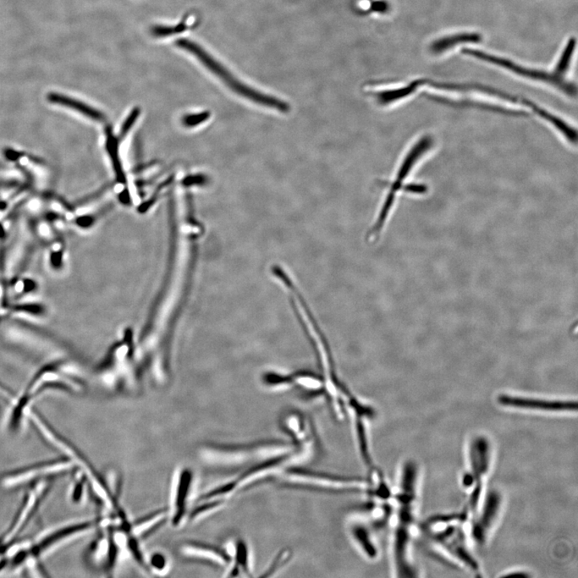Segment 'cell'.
<instances>
[{"instance_id":"obj_1","label":"cell","mask_w":578,"mask_h":578,"mask_svg":"<svg viewBox=\"0 0 578 578\" xmlns=\"http://www.w3.org/2000/svg\"><path fill=\"white\" fill-rule=\"evenodd\" d=\"M418 467L412 460L401 467L398 489L394 492L392 563L396 577H417L416 567L411 558V542L415 523L418 501Z\"/></svg>"},{"instance_id":"obj_2","label":"cell","mask_w":578,"mask_h":578,"mask_svg":"<svg viewBox=\"0 0 578 578\" xmlns=\"http://www.w3.org/2000/svg\"><path fill=\"white\" fill-rule=\"evenodd\" d=\"M296 448L289 439H266L247 443L207 446L202 449V455L205 460L214 465L249 467Z\"/></svg>"},{"instance_id":"obj_3","label":"cell","mask_w":578,"mask_h":578,"mask_svg":"<svg viewBox=\"0 0 578 578\" xmlns=\"http://www.w3.org/2000/svg\"><path fill=\"white\" fill-rule=\"evenodd\" d=\"M273 479L282 486L333 493H364L366 478L317 471L302 465L286 467Z\"/></svg>"},{"instance_id":"obj_4","label":"cell","mask_w":578,"mask_h":578,"mask_svg":"<svg viewBox=\"0 0 578 578\" xmlns=\"http://www.w3.org/2000/svg\"><path fill=\"white\" fill-rule=\"evenodd\" d=\"M27 421L48 447L60 455L67 457L83 472L89 481L91 492L97 493L104 487L102 473L98 472L81 451L56 430L40 413L31 406L27 412Z\"/></svg>"},{"instance_id":"obj_5","label":"cell","mask_w":578,"mask_h":578,"mask_svg":"<svg viewBox=\"0 0 578 578\" xmlns=\"http://www.w3.org/2000/svg\"><path fill=\"white\" fill-rule=\"evenodd\" d=\"M110 518L102 516L95 519L71 521L43 531L32 539V550L40 559H43L69 546L99 527H106Z\"/></svg>"},{"instance_id":"obj_6","label":"cell","mask_w":578,"mask_h":578,"mask_svg":"<svg viewBox=\"0 0 578 578\" xmlns=\"http://www.w3.org/2000/svg\"><path fill=\"white\" fill-rule=\"evenodd\" d=\"M176 46L194 56L205 66L214 75H216L220 80H222L230 89L233 90L239 95L244 97L249 100L261 104L263 106L277 110L280 113H288L290 111V106L284 101L280 99L264 95V93L256 91L254 89L242 83L236 79L230 71L210 56L205 49L198 46L196 43L189 40H179L176 42Z\"/></svg>"},{"instance_id":"obj_7","label":"cell","mask_w":578,"mask_h":578,"mask_svg":"<svg viewBox=\"0 0 578 578\" xmlns=\"http://www.w3.org/2000/svg\"><path fill=\"white\" fill-rule=\"evenodd\" d=\"M73 461L60 455L59 458L45 460L11 471L0 475V488L4 491H15L30 484L71 474L76 469Z\"/></svg>"},{"instance_id":"obj_8","label":"cell","mask_w":578,"mask_h":578,"mask_svg":"<svg viewBox=\"0 0 578 578\" xmlns=\"http://www.w3.org/2000/svg\"><path fill=\"white\" fill-rule=\"evenodd\" d=\"M462 53L465 56L471 57L481 62L491 64L497 67L507 70L510 73L523 77L528 80L542 82V83L549 85L556 88V89L565 93L570 97H574L577 95L576 87L565 79L555 75L553 73H548L542 70L528 68L526 66L517 64L513 60L500 57L497 55L488 53L479 50L476 48H465L462 49Z\"/></svg>"},{"instance_id":"obj_9","label":"cell","mask_w":578,"mask_h":578,"mask_svg":"<svg viewBox=\"0 0 578 578\" xmlns=\"http://www.w3.org/2000/svg\"><path fill=\"white\" fill-rule=\"evenodd\" d=\"M52 480H43L27 487L20 507L8 528L0 536V548L18 539L50 491Z\"/></svg>"},{"instance_id":"obj_10","label":"cell","mask_w":578,"mask_h":578,"mask_svg":"<svg viewBox=\"0 0 578 578\" xmlns=\"http://www.w3.org/2000/svg\"><path fill=\"white\" fill-rule=\"evenodd\" d=\"M470 472L462 480L466 488L472 489L467 513L474 516L480 505L484 477L488 474L491 462V445L484 436L473 439L469 449Z\"/></svg>"},{"instance_id":"obj_11","label":"cell","mask_w":578,"mask_h":578,"mask_svg":"<svg viewBox=\"0 0 578 578\" xmlns=\"http://www.w3.org/2000/svg\"><path fill=\"white\" fill-rule=\"evenodd\" d=\"M347 411L352 417V427H353V436L357 453H359L362 465L369 469V467L376 465L371 444L370 425H369L373 417V413L372 410L366 406H363L355 398L350 401Z\"/></svg>"},{"instance_id":"obj_12","label":"cell","mask_w":578,"mask_h":578,"mask_svg":"<svg viewBox=\"0 0 578 578\" xmlns=\"http://www.w3.org/2000/svg\"><path fill=\"white\" fill-rule=\"evenodd\" d=\"M433 144V140L431 137L426 136L422 137L416 144L412 147L411 150L407 153L403 163L399 170L398 174L392 185L390 186L389 195L385 200L381 214L377 220L376 226L372 229L373 233H379L380 230L383 228L385 220L388 216L390 209H392L395 196L397 193L403 188L404 181L410 174L411 170L415 166V164L420 160V158L425 154Z\"/></svg>"},{"instance_id":"obj_13","label":"cell","mask_w":578,"mask_h":578,"mask_svg":"<svg viewBox=\"0 0 578 578\" xmlns=\"http://www.w3.org/2000/svg\"><path fill=\"white\" fill-rule=\"evenodd\" d=\"M430 537L434 543L467 569L473 572L480 569L477 560L467 547L465 534L460 525H445L440 530L432 532Z\"/></svg>"},{"instance_id":"obj_14","label":"cell","mask_w":578,"mask_h":578,"mask_svg":"<svg viewBox=\"0 0 578 578\" xmlns=\"http://www.w3.org/2000/svg\"><path fill=\"white\" fill-rule=\"evenodd\" d=\"M347 531L363 558L371 563L378 560L381 553L379 543L371 523L364 516H351L347 522Z\"/></svg>"},{"instance_id":"obj_15","label":"cell","mask_w":578,"mask_h":578,"mask_svg":"<svg viewBox=\"0 0 578 578\" xmlns=\"http://www.w3.org/2000/svg\"><path fill=\"white\" fill-rule=\"evenodd\" d=\"M280 426L290 441L298 447H317L315 427L310 418L301 413H285L280 418Z\"/></svg>"},{"instance_id":"obj_16","label":"cell","mask_w":578,"mask_h":578,"mask_svg":"<svg viewBox=\"0 0 578 578\" xmlns=\"http://www.w3.org/2000/svg\"><path fill=\"white\" fill-rule=\"evenodd\" d=\"M502 504V497L495 490L489 492L484 499L480 513L472 517L471 534L472 539L478 544L486 542L488 532L497 520Z\"/></svg>"},{"instance_id":"obj_17","label":"cell","mask_w":578,"mask_h":578,"mask_svg":"<svg viewBox=\"0 0 578 578\" xmlns=\"http://www.w3.org/2000/svg\"><path fill=\"white\" fill-rule=\"evenodd\" d=\"M497 401L501 406L516 409L547 412H575L577 410L576 401L538 399L502 394L498 396Z\"/></svg>"},{"instance_id":"obj_18","label":"cell","mask_w":578,"mask_h":578,"mask_svg":"<svg viewBox=\"0 0 578 578\" xmlns=\"http://www.w3.org/2000/svg\"><path fill=\"white\" fill-rule=\"evenodd\" d=\"M193 482L194 473L192 470L189 467L181 469L176 478L172 509L170 514V523L174 528L180 527L186 518Z\"/></svg>"},{"instance_id":"obj_19","label":"cell","mask_w":578,"mask_h":578,"mask_svg":"<svg viewBox=\"0 0 578 578\" xmlns=\"http://www.w3.org/2000/svg\"><path fill=\"white\" fill-rule=\"evenodd\" d=\"M181 552L188 557L203 560L220 567L229 566L233 560V554L225 549L200 542L185 543L181 546Z\"/></svg>"},{"instance_id":"obj_20","label":"cell","mask_w":578,"mask_h":578,"mask_svg":"<svg viewBox=\"0 0 578 578\" xmlns=\"http://www.w3.org/2000/svg\"><path fill=\"white\" fill-rule=\"evenodd\" d=\"M366 480L367 487L365 494L368 500L376 503H393L394 491L390 486L387 476L378 467L373 465L369 467Z\"/></svg>"},{"instance_id":"obj_21","label":"cell","mask_w":578,"mask_h":578,"mask_svg":"<svg viewBox=\"0 0 578 578\" xmlns=\"http://www.w3.org/2000/svg\"><path fill=\"white\" fill-rule=\"evenodd\" d=\"M109 550L108 531H104L93 539L84 554L85 565L92 570L106 572Z\"/></svg>"},{"instance_id":"obj_22","label":"cell","mask_w":578,"mask_h":578,"mask_svg":"<svg viewBox=\"0 0 578 578\" xmlns=\"http://www.w3.org/2000/svg\"><path fill=\"white\" fill-rule=\"evenodd\" d=\"M482 36L477 32H458L443 36L431 43L430 51L434 56H441L462 45H473L482 41Z\"/></svg>"},{"instance_id":"obj_23","label":"cell","mask_w":578,"mask_h":578,"mask_svg":"<svg viewBox=\"0 0 578 578\" xmlns=\"http://www.w3.org/2000/svg\"><path fill=\"white\" fill-rule=\"evenodd\" d=\"M225 577H253L251 551L249 544L244 539H238L234 544L233 560Z\"/></svg>"},{"instance_id":"obj_24","label":"cell","mask_w":578,"mask_h":578,"mask_svg":"<svg viewBox=\"0 0 578 578\" xmlns=\"http://www.w3.org/2000/svg\"><path fill=\"white\" fill-rule=\"evenodd\" d=\"M167 509H159L131 523V533L137 538L146 539L164 525L169 518Z\"/></svg>"},{"instance_id":"obj_25","label":"cell","mask_w":578,"mask_h":578,"mask_svg":"<svg viewBox=\"0 0 578 578\" xmlns=\"http://www.w3.org/2000/svg\"><path fill=\"white\" fill-rule=\"evenodd\" d=\"M426 80H415L410 82L404 86L395 88V89L387 90L373 93L377 102L380 106H388L396 102H399L415 95V92L425 85Z\"/></svg>"},{"instance_id":"obj_26","label":"cell","mask_w":578,"mask_h":578,"mask_svg":"<svg viewBox=\"0 0 578 578\" xmlns=\"http://www.w3.org/2000/svg\"><path fill=\"white\" fill-rule=\"evenodd\" d=\"M71 480L69 488V498L71 503L81 505L90 497V487L89 481L83 472L76 467L71 472Z\"/></svg>"},{"instance_id":"obj_27","label":"cell","mask_w":578,"mask_h":578,"mask_svg":"<svg viewBox=\"0 0 578 578\" xmlns=\"http://www.w3.org/2000/svg\"><path fill=\"white\" fill-rule=\"evenodd\" d=\"M48 99L49 102L53 104H60V106L73 109L76 110V111L85 114L87 117L90 118L95 120L103 119V115L100 112L97 111V110L88 106V104L83 102L76 100V99L60 95V93H50V95H48Z\"/></svg>"},{"instance_id":"obj_28","label":"cell","mask_w":578,"mask_h":578,"mask_svg":"<svg viewBox=\"0 0 578 578\" xmlns=\"http://www.w3.org/2000/svg\"><path fill=\"white\" fill-rule=\"evenodd\" d=\"M196 25V19L194 15H186L185 18L175 25H156L152 27L151 34L154 37L164 38L180 34L185 31L193 29Z\"/></svg>"},{"instance_id":"obj_29","label":"cell","mask_w":578,"mask_h":578,"mask_svg":"<svg viewBox=\"0 0 578 578\" xmlns=\"http://www.w3.org/2000/svg\"><path fill=\"white\" fill-rule=\"evenodd\" d=\"M576 45V39L574 37L570 38L568 42L566 43L563 50L561 51L557 63H556L553 73L560 77V78L565 79V76L568 73L572 57H574L575 53Z\"/></svg>"},{"instance_id":"obj_30","label":"cell","mask_w":578,"mask_h":578,"mask_svg":"<svg viewBox=\"0 0 578 578\" xmlns=\"http://www.w3.org/2000/svg\"><path fill=\"white\" fill-rule=\"evenodd\" d=\"M225 501L226 499H209L199 501L200 504L191 511L188 516L189 521H196L222 509L225 505Z\"/></svg>"},{"instance_id":"obj_31","label":"cell","mask_w":578,"mask_h":578,"mask_svg":"<svg viewBox=\"0 0 578 578\" xmlns=\"http://www.w3.org/2000/svg\"><path fill=\"white\" fill-rule=\"evenodd\" d=\"M291 553L289 549H284L279 552L276 557L271 561L268 568L264 570L263 574L261 577H268L273 576L277 572L282 570L286 565H287L291 559Z\"/></svg>"},{"instance_id":"obj_32","label":"cell","mask_w":578,"mask_h":578,"mask_svg":"<svg viewBox=\"0 0 578 578\" xmlns=\"http://www.w3.org/2000/svg\"><path fill=\"white\" fill-rule=\"evenodd\" d=\"M147 564L151 572L154 571L158 574L166 572L169 565L167 556L160 552L153 553L147 560Z\"/></svg>"}]
</instances>
